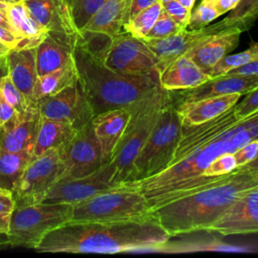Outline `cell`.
<instances>
[{
    "label": "cell",
    "instance_id": "1",
    "mask_svg": "<svg viewBox=\"0 0 258 258\" xmlns=\"http://www.w3.org/2000/svg\"><path fill=\"white\" fill-rule=\"evenodd\" d=\"M171 237L153 215L113 223L68 222L50 232L35 246L37 252L114 254L155 250Z\"/></svg>",
    "mask_w": 258,
    "mask_h": 258
},
{
    "label": "cell",
    "instance_id": "2",
    "mask_svg": "<svg viewBox=\"0 0 258 258\" xmlns=\"http://www.w3.org/2000/svg\"><path fill=\"white\" fill-rule=\"evenodd\" d=\"M257 185L258 169L238 166L215 183L151 210L171 238L207 231L241 195Z\"/></svg>",
    "mask_w": 258,
    "mask_h": 258
},
{
    "label": "cell",
    "instance_id": "3",
    "mask_svg": "<svg viewBox=\"0 0 258 258\" xmlns=\"http://www.w3.org/2000/svg\"><path fill=\"white\" fill-rule=\"evenodd\" d=\"M73 58L94 116L108 110L130 108L160 86L157 71L142 76L119 74L78 43Z\"/></svg>",
    "mask_w": 258,
    "mask_h": 258
},
{
    "label": "cell",
    "instance_id": "4",
    "mask_svg": "<svg viewBox=\"0 0 258 258\" xmlns=\"http://www.w3.org/2000/svg\"><path fill=\"white\" fill-rule=\"evenodd\" d=\"M249 117L232 125L216 138L195 147L182 159L162 172L144 179L120 183L118 186L143 194L148 204L162 195L179 188L190 178L203 174L217 156L225 152L234 153L251 140L248 132Z\"/></svg>",
    "mask_w": 258,
    "mask_h": 258
},
{
    "label": "cell",
    "instance_id": "5",
    "mask_svg": "<svg viewBox=\"0 0 258 258\" xmlns=\"http://www.w3.org/2000/svg\"><path fill=\"white\" fill-rule=\"evenodd\" d=\"M173 92L160 86L130 107L129 123L110 159L115 167L113 185L134 179V163L146 143L162 109L172 99Z\"/></svg>",
    "mask_w": 258,
    "mask_h": 258
},
{
    "label": "cell",
    "instance_id": "6",
    "mask_svg": "<svg viewBox=\"0 0 258 258\" xmlns=\"http://www.w3.org/2000/svg\"><path fill=\"white\" fill-rule=\"evenodd\" d=\"M152 215L143 194L115 185L73 205L70 222L113 223L140 220Z\"/></svg>",
    "mask_w": 258,
    "mask_h": 258
},
{
    "label": "cell",
    "instance_id": "7",
    "mask_svg": "<svg viewBox=\"0 0 258 258\" xmlns=\"http://www.w3.org/2000/svg\"><path fill=\"white\" fill-rule=\"evenodd\" d=\"M181 130L182 124L172 94V99L162 109L146 143L135 160L133 180L156 175L170 165L181 137Z\"/></svg>",
    "mask_w": 258,
    "mask_h": 258
},
{
    "label": "cell",
    "instance_id": "8",
    "mask_svg": "<svg viewBox=\"0 0 258 258\" xmlns=\"http://www.w3.org/2000/svg\"><path fill=\"white\" fill-rule=\"evenodd\" d=\"M73 205L40 202L14 208L10 215L7 237L10 247L34 249L51 230L70 222Z\"/></svg>",
    "mask_w": 258,
    "mask_h": 258
},
{
    "label": "cell",
    "instance_id": "9",
    "mask_svg": "<svg viewBox=\"0 0 258 258\" xmlns=\"http://www.w3.org/2000/svg\"><path fill=\"white\" fill-rule=\"evenodd\" d=\"M61 171L59 148L48 149L32 157L13 192L15 208L42 202L48 189L59 179Z\"/></svg>",
    "mask_w": 258,
    "mask_h": 258
},
{
    "label": "cell",
    "instance_id": "10",
    "mask_svg": "<svg viewBox=\"0 0 258 258\" xmlns=\"http://www.w3.org/2000/svg\"><path fill=\"white\" fill-rule=\"evenodd\" d=\"M103 62L111 70L128 76H142L157 71V58L143 39L122 31L112 38Z\"/></svg>",
    "mask_w": 258,
    "mask_h": 258
},
{
    "label": "cell",
    "instance_id": "11",
    "mask_svg": "<svg viewBox=\"0 0 258 258\" xmlns=\"http://www.w3.org/2000/svg\"><path fill=\"white\" fill-rule=\"evenodd\" d=\"M59 153L62 162L59 179L91 174L103 164L101 147L91 122L80 128L69 142L59 147Z\"/></svg>",
    "mask_w": 258,
    "mask_h": 258
},
{
    "label": "cell",
    "instance_id": "12",
    "mask_svg": "<svg viewBox=\"0 0 258 258\" xmlns=\"http://www.w3.org/2000/svg\"><path fill=\"white\" fill-rule=\"evenodd\" d=\"M37 105L41 117L70 123L78 130L94 117L79 78L59 92L42 97Z\"/></svg>",
    "mask_w": 258,
    "mask_h": 258
},
{
    "label": "cell",
    "instance_id": "13",
    "mask_svg": "<svg viewBox=\"0 0 258 258\" xmlns=\"http://www.w3.org/2000/svg\"><path fill=\"white\" fill-rule=\"evenodd\" d=\"M114 171L113 163L108 161L91 174L59 179L48 189L42 202L75 205L85 201L98 192L115 186L112 183Z\"/></svg>",
    "mask_w": 258,
    "mask_h": 258
},
{
    "label": "cell",
    "instance_id": "14",
    "mask_svg": "<svg viewBox=\"0 0 258 258\" xmlns=\"http://www.w3.org/2000/svg\"><path fill=\"white\" fill-rule=\"evenodd\" d=\"M232 27L228 24L226 19L214 23L212 25H208L204 28L200 29H182L179 32L170 35L165 38H157V39H149V38H141L148 45V47L153 51L157 58V72L160 73L167 64H169L172 60L177 58L178 56L184 54L187 50L198 44L200 41L205 39L206 37L218 33L223 30H227Z\"/></svg>",
    "mask_w": 258,
    "mask_h": 258
},
{
    "label": "cell",
    "instance_id": "15",
    "mask_svg": "<svg viewBox=\"0 0 258 258\" xmlns=\"http://www.w3.org/2000/svg\"><path fill=\"white\" fill-rule=\"evenodd\" d=\"M206 232L222 236L258 233V185L241 195Z\"/></svg>",
    "mask_w": 258,
    "mask_h": 258
},
{
    "label": "cell",
    "instance_id": "16",
    "mask_svg": "<svg viewBox=\"0 0 258 258\" xmlns=\"http://www.w3.org/2000/svg\"><path fill=\"white\" fill-rule=\"evenodd\" d=\"M39 122L38 105L37 102L32 101L23 112H16L7 123L0 127V150L32 153Z\"/></svg>",
    "mask_w": 258,
    "mask_h": 258
},
{
    "label": "cell",
    "instance_id": "17",
    "mask_svg": "<svg viewBox=\"0 0 258 258\" xmlns=\"http://www.w3.org/2000/svg\"><path fill=\"white\" fill-rule=\"evenodd\" d=\"M258 87V75L226 74L212 78L206 83L189 89L173 92L175 104L195 102L209 97L230 94L246 95Z\"/></svg>",
    "mask_w": 258,
    "mask_h": 258
},
{
    "label": "cell",
    "instance_id": "18",
    "mask_svg": "<svg viewBox=\"0 0 258 258\" xmlns=\"http://www.w3.org/2000/svg\"><path fill=\"white\" fill-rule=\"evenodd\" d=\"M31 17L46 31L60 32L78 39L80 31L75 25L67 0H23Z\"/></svg>",
    "mask_w": 258,
    "mask_h": 258
},
{
    "label": "cell",
    "instance_id": "19",
    "mask_svg": "<svg viewBox=\"0 0 258 258\" xmlns=\"http://www.w3.org/2000/svg\"><path fill=\"white\" fill-rule=\"evenodd\" d=\"M242 30L230 28L210 35L185 52L206 74L211 76L217 63L239 44Z\"/></svg>",
    "mask_w": 258,
    "mask_h": 258
},
{
    "label": "cell",
    "instance_id": "20",
    "mask_svg": "<svg viewBox=\"0 0 258 258\" xmlns=\"http://www.w3.org/2000/svg\"><path fill=\"white\" fill-rule=\"evenodd\" d=\"M130 117V108L108 110L93 117L91 123L101 147L103 163L110 161Z\"/></svg>",
    "mask_w": 258,
    "mask_h": 258
},
{
    "label": "cell",
    "instance_id": "21",
    "mask_svg": "<svg viewBox=\"0 0 258 258\" xmlns=\"http://www.w3.org/2000/svg\"><path fill=\"white\" fill-rule=\"evenodd\" d=\"M77 40L60 32L47 31L36 46L37 76H43L66 66L73 58Z\"/></svg>",
    "mask_w": 258,
    "mask_h": 258
},
{
    "label": "cell",
    "instance_id": "22",
    "mask_svg": "<svg viewBox=\"0 0 258 258\" xmlns=\"http://www.w3.org/2000/svg\"><path fill=\"white\" fill-rule=\"evenodd\" d=\"M240 97V94L209 97L195 102L175 104V108L182 125H198L215 119L231 110L239 102Z\"/></svg>",
    "mask_w": 258,
    "mask_h": 258
},
{
    "label": "cell",
    "instance_id": "23",
    "mask_svg": "<svg viewBox=\"0 0 258 258\" xmlns=\"http://www.w3.org/2000/svg\"><path fill=\"white\" fill-rule=\"evenodd\" d=\"M210 79H212L211 76L185 53L172 60L159 73L160 87L170 92L189 90Z\"/></svg>",
    "mask_w": 258,
    "mask_h": 258
},
{
    "label": "cell",
    "instance_id": "24",
    "mask_svg": "<svg viewBox=\"0 0 258 258\" xmlns=\"http://www.w3.org/2000/svg\"><path fill=\"white\" fill-rule=\"evenodd\" d=\"M35 51L36 47L12 48L5 57L6 74L15 86L30 99L38 78Z\"/></svg>",
    "mask_w": 258,
    "mask_h": 258
},
{
    "label": "cell",
    "instance_id": "25",
    "mask_svg": "<svg viewBox=\"0 0 258 258\" xmlns=\"http://www.w3.org/2000/svg\"><path fill=\"white\" fill-rule=\"evenodd\" d=\"M6 15L12 32L19 38L16 48L36 47L47 33L31 17L22 1L9 4L6 9Z\"/></svg>",
    "mask_w": 258,
    "mask_h": 258
},
{
    "label": "cell",
    "instance_id": "26",
    "mask_svg": "<svg viewBox=\"0 0 258 258\" xmlns=\"http://www.w3.org/2000/svg\"><path fill=\"white\" fill-rule=\"evenodd\" d=\"M130 4L131 0H106L82 30L100 32L111 37L116 36L124 31L123 26Z\"/></svg>",
    "mask_w": 258,
    "mask_h": 258
},
{
    "label": "cell",
    "instance_id": "27",
    "mask_svg": "<svg viewBox=\"0 0 258 258\" xmlns=\"http://www.w3.org/2000/svg\"><path fill=\"white\" fill-rule=\"evenodd\" d=\"M77 132L78 129L70 123L40 116L38 132L32 150V157L38 156L48 149L63 146Z\"/></svg>",
    "mask_w": 258,
    "mask_h": 258
},
{
    "label": "cell",
    "instance_id": "28",
    "mask_svg": "<svg viewBox=\"0 0 258 258\" xmlns=\"http://www.w3.org/2000/svg\"><path fill=\"white\" fill-rule=\"evenodd\" d=\"M202 251H220V252H249L248 247L236 246L223 242L216 237H196L171 241L158 247L155 252L158 253H194Z\"/></svg>",
    "mask_w": 258,
    "mask_h": 258
},
{
    "label": "cell",
    "instance_id": "29",
    "mask_svg": "<svg viewBox=\"0 0 258 258\" xmlns=\"http://www.w3.org/2000/svg\"><path fill=\"white\" fill-rule=\"evenodd\" d=\"M78 79L74 58L62 68L37 78L31 99L37 102L45 96L55 94Z\"/></svg>",
    "mask_w": 258,
    "mask_h": 258
},
{
    "label": "cell",
    "instance_id": "30",
    "mask_svg": "<svg viewBox=\"0 0 258 258\" xmlns=\"http://www.w3.org/2000/svg\"><path fill=\"white\" fill-rule=\"evenodd\" d=\"M32 153L0 150V188L14 192Z\"/></svg>",
    "mask_w": 258,
    "mask_h": 258
},
{
    "label": "cell",
    "instance_id": "31",
    "mask_svg": "<svg viewBox=\"0 0 258 258\" xmlns=\"http://www.w3.org/2000/svg\"><path fill=\"white\" fill-rule=\"evenodd\" d=\"M162 10V3L155 2L150 7L142 10L123 26V30L138 38H144L157 20Z\"/></svg>",
    "mask_w": 258,
    "mask_h": 258
},
{
    "label": "cell",
    "instance_id": "32",
    "mask_svg": "<svg viewBox=\"0 0 258 258\" xmlns=\"http://www.w3.org/2000/svg\"><path fill=\"white\" fill-rule=\"evenodd\" d=\"M258 18V0H240L230 14L225 17L228 24L243 31L248 30Z\"/></svg>",
    "mask_w": 258,
    "mask_h": 258
},
{
    "label": "cell",
    "instance_id": "33",
    "mask_svg": "<svg viewBox=\"0 0 258 258\" xmlns=\"http://www.w3.org/2000/svg\"><path fill=\"white\" fill-rule=\"evenodd\" d=\"M256 59H258V42H251L250 46L246 50L235 54H228L221 59L212 71L211 78L225 75L234 69L252 62Z\"/></svg>",
    "mask_w": 258,
    "mask_h": 258
},
{
    "label": "cell",
    "instance_id": "34",
    "mask_svg": "<svg viewBox=\"0 0 258 258\" xmlns=\"http://www.w3.org/2000/svg\"><path fill=\"white\" fill-rule=\"evenodd\" d=\"M105 2L106 0H76L70 5L75 25L79 31L85 27Z\"/></svg>",
    "mask_w": 258,
    "mask_h": 258
},
{
    "label": "cell",
    "instance_id": "35",
    "mask_svg": "<svg viewBox=\"0 0 258 258\" xmlns=\"http://www.w3.org/2000/svg\"><path fill=\"white\" fill-rule=\"evenodd\" d=\"M0 93L2 97L19 113L23 112L33 101L26 97L5 74L0 78Z\"/></svg>",
    "mask_w": 258,
    "mask_h": 258
},
{
    "label": "cell",
    "instance_id": "36",
    "mask_svg": "<svg viewBox=\"0 0 258 258\" xmlns=\"http://www.w3.org/2000/svg\"><path fill=\"white\" fill-rule=\"evenodd\" d=\"M219 16V12L210 0H201L198 7L190 12L186 28L191 30L204 28Z\"/></svg>",
    "mask_w": 258,
    "mask_h": 258
},
{
    "label": "cell",
    "instance_id": "37",
    "mask_svg": "<svg viewBox=\"0 0 258 258\" xmlns=\"http://www.w3.org/2000/svg\"><path fill=\"white\" fill-rule=\"evenodd\" d=\"M183 28H181L162 8L157 20L144 38H165L179 32Z\"/></svg>",
    "mask_w": 258,
    "mask_h": 258
},
{
    "label": "cell",
    "instance_id": "38",
    "mask_svg": "<svg viewBox=\"0 0 258 258\" xmlns=\"http://www.w3.org/2000/svg\"><path fill=\"white\" fill-rule=\"evenodd\" d=\"M238 167L234 153L233 152H225L217 156L206 168L203 172L207 175L220 176L228 174L234 171Z\"/></svg>",
    "mask_w": 258,
    "mask_h": 258
},
{
    "label": "cell",
    "instance_id": "39",
    "mask_svg": "<svg viewBox=\"0 0 258 258\" xmlns=\"http://www.w3.org/2000/svg\"><path fill=\"white\" fill-rule=\"evenodd\" d=\"M235 115L238 119H245L258 112V87L246 94L245 97L234 107Z\"/></svg>",
    "mask_w": 258,
    "mask_h": 258
},
{
    "label": "cell",
    "instance_id": "40",
    "mask_svg": "<svg viewBox=\"0 0 258 258\" xmlns=\"http://www.w3.org/2000/svg\"><path fill=\"white\" fill-rule=\"evenodd\" d=\"M163 10L183 29L187 27L191 10L185 8L176 0H170L162 3Z\"/></svg>",
    "mask_w": 258,
    "mask_h": 258
},
{
    "label": "cell",
    "instance_id": "41",
    "mask_svg": "<svg viewBox=\"0 0 258 258\" xmlns=\"http://www.w3.org/2000/svg\"><path fill=\"white\" fill-rule=\"evenodd\" d=\"M238 166L247 165L258 156V137L251 139L234 152Z\"/></svg>",
    "mask_w": 258,
    "mask_h": 258
},
{
    "label": "cell",
    "instance_id": "42",
    "mask_svg": "<svg viewBox=\"0 0 258 258\" xmlns=\"http://www.w3.org/2000/svg\"><path fill=\"white\" fill-rule=\"evenodd\" d=\"M157 1H159V0H131V4H130L129 10L127 12L125 24L128 21H130L139 12H141L142 10L150 7L151 5H153Z\"/></svg>",
    "mask_w": 258,
    "mask_h": 258
},
{
    "label": "cell",
    "instance_id": "43",
    "mask_svg": "<svg viewBox=\"0 0 258 258\" xmlns=\"http://www.w3.org/2000/svg\"><path fill=\"white\" fill-rule=\"evenodd\" d=\"M15 208L13 192L0 188V214H11Z\"/></svg>",
    "mask_w": 258,
    "mask_h": 258
},
{
    "label": "cell",
    "instance_id": "44",
    "mask_svg": "<svg viewBox=\"0 0 258 258\" xmlns=\"http://www.w3.org/2000/svg\"><path fill=\"white\" fill-rule=\"evenodd\" d=\"M16 110L2 97L0 93V127L7 123L15 114Z\"/></svg>",
    "mask_w": 258,
    "mask_h": 258
},
{
    "label": "cell",
    "instance_id": "45",
    "mask_svg": "<svg viewBox=\"0 0 258 258\" xmlns=\"http://www.w3.org/2000/svg\"><path fill=\"white\" fill-rule=\"evenodd\" d=\"M0 41L12 49L18 46L19 38L12 31L0 26Z\"/></svg>",
    "mask_w": 258,
    "mask_h": 258
},
{
    "label": "cell",
    "instance_id": "46",
    "mask_svg": "<svg viewBox=\"0 0 258 258\" xmlns=\"http://www.w3.org/2000/svg\"><path fill=\"white\" fill-rule=\"evenodd\" d=\"M212 4L215 6L220 16L225 14L231 10H233L240 0H210Z\"/></svg>",
    "mask_w": 258,
    "mask_h": 258
},
{
    "label": "cell",
    "instance_id": "47",
    "mask_svg": "<svg viewBox=\"0 0 258 258\" xmlns=\"http://www.w3.org/2000/svg\"><path fill=\"white\" fill-rule=\"evenodd\" d=\"M227 74H241V75H258V59L234 69ZM226 75V74H225Z\"/></svg>",
    "mask_w": 258,
    "mask_h": 258
},
{
    "label": "cell",
    "instance_id": "48",
    "mask_svg": "<svg viewBox=\"0 0 258 258\" xmlns=\"http://www.w3.org/2000/svg\"><path fill=\"white\" fill-rule=\"evenodd\" d=\"M11 214H0V234H7Z\"/></svg>",
    "mask_w": 258,
    "mask_h": 258
},
{
    "label": "cell",
    "instance_id": "49",
    "mask_svg": "<svg viewBox=\"0 0 258 258\" xmlns=\"http://www.w3.org/2000/svg\"><path fill=\"white\" fill-rule=\"evenodd\" d=\"M0 26L12 31L11 26L8 21V18H7V15H6V10H0Z\"/></svg>",
    "mask_w": 258,
    "mask_h": 258
},
{
    "label": "cell",
    "instance_id": "50",
    "mask_svg": "<svg viewBox=\"0 0 258 258\" xmlns=\"http://www.w3.org/2000/svg\"><path fill=\"white\" fill-rule=\"evenodd\" d=\"M7 247H10L7 234H0V249H4Z\"/></svg>",
    "mask_w": 258,
    "mask_h": 258
},
{
    "label": "cell",
    "instance_id": "51",
    "mask_svg": "<svg viewBox=\"0 0 258 258\" xmlns=\"http://www.w3.org/2000/svg\"><path fill=\"white\" fill-rule=\"evenodd\" d=\"M178 3H180L182 6H184L185 8L191 10L194 5H195V2L196 0H176Z\"/></svg>",
    "mask_w": 258,
    "mask_h": 258
},
{
    "label": "cell",
    "instance_id": "52",
    "mask_svg": "<svg viewBox=\"0 0 258 258\" xmlns=\"http://www.w3.org/2000/svg\"><path fill=\"white\" fill-rule=\"evenodd\" d=\"M9 50H10V48L7 45H5L3 42L0 41V59L5 57Z\"/></svg>",
    "mask_w": 258,
    "mask_h": 258
},
{
    "label": "cell",
    "instance_id": "53",
    "mask_svg": "<svg viewBox=\"0 0 258 258\" xmlns=\"http://www.w3.org/2000/svg\"><path fill=\"white\" fill-rule=\"evenodd\" d=\"M247 165L250 166V167H253V168H257V169H258V156H257L254 160H252L250 163H248Z\"/></svg>",
    "mask_w": 258,
    "mask_h": 258
},
{
    "label": "cell",
    "instance_id": "54",
    "mask_svg": "<svg viewBox=\"0 0 258 258\" xmlns=\"http://www.w3.org/2000/svg\"><path fill=\"white\" fill-rule=\"evenodd\" d=\"M0 2H3V3H7V4H13V3L19 2V0H0Z\"/></svg>",
    "mask_w": 258,
    "mask_h": 258
},
{
    "label": "cell",
    "instance_id": "55",
    "mask_svg": "<svg viewBox=\"0 0 258 258\" xmlns=\"http://www.w3.org/2000/svg\"><path fill=\"white\" fill-rule=\"evenodd\" d=\"M9 4L7 3H3V2H0V10H6L7 7H8Z\"/></svg>",
    "mask_w": 258,
    "mask_h": 258
},
{
    "label": "cell",
    "instance_id": "56",
    "mask_svg": "<svg viewBox=\"0 0 258 258\" xmlns=\"http://www.w3.org/2000/svg\"><path fill=\"white\" fill-rule=\"evenodd\" d=\"M161 3H165V2H168V1H170V0H159Z\"/></svg>",
    "mask_w": 258,
    "mask_h": 258
},
{
    "label": "cell",
    "instance_id": "57",
    "mask_svg": "<svg viewBox=\"0 0 258 258\" xmlns=\"http://www.w3.org/2000/svg\"><path fill=\"white\" fill-rule=\"evenodd\" d=\"M4 58H5V57H3V58H1V59H0V62H1V61H2V60H3V59H4Z\"/></svg>",
    "mask_w": 258,
    "mask_h": 258
},
{
    "label": "cell",
    "instance_id": "58",
    "mask_svg": "<svg viewBox=\"0 0 258 258\" xmlns=\"http://www.w3.org/2000/svg\"><path fill=\"white\" fill-rule=\"evenodd\" d=\"M19 1H23V0H19Z\"/></svg>",
    "mask_w": 258,
    "mask_h": 258
},
{
    "label": "cell",
    "instance_id": "59",
    "mask_svg": "<svg viewBox=\"0 0 258 258\" xmlns=\"http://www.w3.org/2000/svg\"><path fill=\"white\" fill-rule=\"evenodd\" d=\"M0 78H1V77H0Z\"/></svg>",
    "mask_w": 258,
    "mask_h": 258
}]
</instances>
